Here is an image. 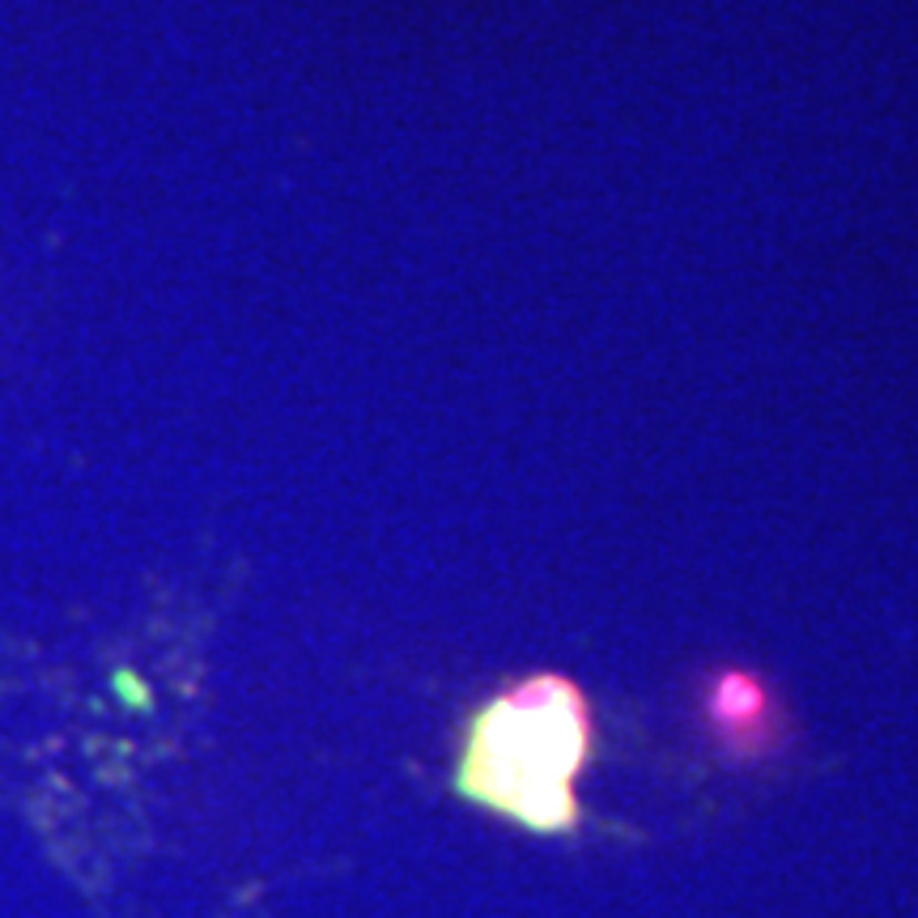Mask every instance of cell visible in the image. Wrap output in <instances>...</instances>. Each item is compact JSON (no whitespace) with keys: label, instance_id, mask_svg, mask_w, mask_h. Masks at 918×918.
<instances>
[{"label":"cell","instance_id":"7a4b0ae2","mask_svg":"<svg viewBox=\"0 0 918 918\" xmlns=\"http://www.w3.org/2000/svg\"><path fill=\"white\" fill-rule=\"evenodd\" d=\"M706 718L714 736L736 753H757L774 736V702L753 672H718L706 688Z\"/></svg>","mask_w":918,"mask_h":918},{"label":"cell","instance_id":"6da1fadb","mask_svg":"<svg viewBox=\"0 0 918 918\" xmlns=\"http://www.w3.org/2000/svg\"><path fill=\"white\" fill-rule=\"evenodd\" d=\"M586 693L558 672H536L468 718L456 790L536 834L579 825L574 778L591 762Z\"/></svg>","mask_w":918,"mask_h":918}]
</instances>
